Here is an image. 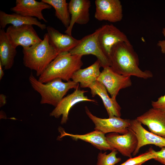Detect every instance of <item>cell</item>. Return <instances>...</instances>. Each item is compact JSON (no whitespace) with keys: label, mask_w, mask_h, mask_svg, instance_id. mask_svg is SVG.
Returning a JSON list of instances; mask_svg holds the SVG:
<instances>
[{"label":"cell","mask_w":165,"mask_h":165,"mask_svg":"<svg viewBox=\"0 0 165 165\" xmlns=\"http://www.w3.org/2000/svg\"><path fill=\"white\" fill-rule=\"evenodd\" d=\"M110 67L121 75L147 79L153 77L149 70L143 71L139 67V59L130 41L121 42L112 48L109 57Z\"/></svg>","instance_id":"6da1fadb"},{"label":"cell","mask_w":165,"mask_h":165,"mask_svg":"<svg viewBox=\"0 0 165 165\" xmlns=\"http://www.w3.org/2000/svg\"><path fill=\"white\" fill-rule=\"evenodd\" d=\"M82 57L72 55L69 52L59 53L39 76L38 80L44 83L57 79L70 81L73 74L82 66Z\"/></svg>","instance_id":"7a4b0ae2"},{"label":"cell","mask_w":165,"mask_h":165,"mask_svg":"<svg viewBox=\"0 0 165 165\" xmlns=\"http://www.w3.org/2000/svg\"><path fill=\"white\" fill-rule=\"evenodd\" d=\"M23 63L29 69L35 71L39 76L59 54L50 43L46 33L40 42L23 49Z\"/></svg>","instance_id":"3957f363"},{"label":"cell","mask_w":165,"mask_h":165,"mask_svg":"<svg viewBox=\"0 0 165 165\" xmlns=\"http://www.w3.org/2000/svg\"><path fill=\"white\" fill-rule=\"evenodd\" d=\"M29 82L34 90L40 95V103L48 104L56 107L69 90L75 89L79 83L70 80L64 82L57 79L46 83H42L37 79L31 73L29 77Z\"/></svg>","instance_id":"277c9868"},{"label":"cell","mask_w":165,"mask_h":165,"mask_svg":"<svg viewBox=\"0 0 165 165\" xmlns=\"http://www.w3.org/2000/svg\"><path fill=\"white\" fill-rule=\"evenodd\" d=\"M100 28L93 33L85 36L81 39L78 44L69 52L72 55L82 56L92 54L96 57L103 68L110 66V61L102 51L98 40Z\"/></svg>","instance_id":"5b68a950"},{"label":"cell","mask_w":165,"mask_h":165,"mask_svg":"<svg viewBox=\"0 0 165 165\" xmlns=\"http://www.w3.org/2000/svg\"><path fill=\"white\" fill-rule=\"evenodd\" d=\"M6 32L10 43L16 48L19 46L23 48L29 47L42 40L32 25L18 27L11 25L8 27Z\"/></svg>","instance_id":"8992f818"},{"label":"cell","mask_w":165,"mask_h":165,"mask_svg":"<svg viewBox=\"0 0 165 165\" xmlns=\"http://www.w3.org/2000/svg\"><path fill=\"white\" fill-rule=\"evenodd\" d=\"M130 77L120 74L108 66L103 68L97 80L104 86L111 97L116 99L120 90L132 85Z\"/></svg>","instance_id":"52a82bcc"},{"label":"cell","mask_w":165,"mask_h":165,"mask_svg":"<svg viewBox=\"0 0 165 165\" xmlns=\"http://www.w3.org/2000/svg\"><path fill=\"white\" fill-rule=\"evenodd\" d=\"M86 112L94 123V129L105 134L116 133L121 134L127 133L129 130L130 120L123 119L120 117L112 116L108 118H101L93 115L87 107H85Z\"/></svg>","instance_id":"ba28073f"},{"label":"cell","mask_w":165,"mask_h":165,"mask_svg":"<svg viewBox=\"0 0 165 165\" xmlns=\"http://www.w3.org/2000/svg\"><path fill=\"white\" fill-rule=\"evenodd\" d=\"M88 92L81 90L79 86L74 91L64 97L50 114V115L56 118L62 116L61 123H66L68 119V115L71 108L76 104L82 101H89L97 103L94 99L89 98L84 94Z\"/></svg>","instance_id":"9c48e42d"},{"label":"cell","mask_w":165,"mask_h":165,"mask_svg":"<svg viewBox=\"0 0 165 165\" xmlns=\"http://www.w3.org/2000/svg\"><path fill=\"white\" fill-rule=\"evenodd\" d=\"M107 141L113 149H116L124 156L132 157V154L136 149L138 143L137 137L130 129L126 133L121 135L112 133L106 136Z\"/></svg>","instance_id":"30bf717a"},{"label":"cell","mask_w":165,"mask_h":165,"mask_svg":"<svg viewBox=\"0 0 165 165\" xmlns=\"http://www.w3.org/2000/svg\"><path fill=\"white\" fill-rule=\"evenodd\" d=\"M98 40L102 51L109 59L111 50L115 45L121 42L129 41L126 35L112 24L105 25L100 28Z\"/></svg>","instance_id":"8fae6325"},{"label":"cell","mask_w":165,"mask_h":165,"mask_svg":"<svg viewBox=\"0 0 165 165\" xmlns=\"http://www.w3.org/2000/svg\"><path fill=\"white\" fill-rule=\"evenodd\" d=\"M94 17L97 20L115 23L123 17L122 6L119 0H96Z\"/></svg>","instance_id":"7c38bea8"},{"label":"cell","mask_w":165,"mask_h":165,"mask_svg":"<svg viewBox=\"0 0 165 165\" xmlns=\"http://www.w3.org/2000/svg\"><path fill=\"white\" fill-rule=\"evenodd\" d=\"M91 2L89 0H71L68 8L71 15L70 24L65 33L72 35V31L75 23L86 24L90 21L89 9Z\"/></svg>","instance_id":"4fadbf2b"},{"label":"cell","mask_w":165,"mask_h":165,"mask_svg":"<svg viewBox=\"0 0 165 165\" xmlns=\"http://www.w3.org/2000/svg\"><path fill=\"white\" fill-rule=\"evenodd\" d=\"M129 129L134 133L138 141L133 156L136 155L141 147L148 145H154L161 148L165 147V138L147 131L136 119L130 120Z\"/></svg>","instance_id":"5bb4252c"},{"label":"cell","mask_w":165,"mask_h":165,"mask_svg":"<svg viewBox=\"0 0 165 165\" xmlns=\"http://www.w3.org/2000/svg\"><path fill=\"white\" fill-rule=\"evenodd\" d=\"M52 7L42 0L38 2L35 0H16L15 6L11 8V10L14 13L36 18L47 22L42 12L44 9H50Z\"/></svg>","instance_id":"9a60e30c"},{"label":"cell","mask_w":165,"mask_h":165,"mask_svg":"<svg viewBox=\"0 0 165 165\" xmlns=\"http://www.w3.org/2000/svg\"><path fill=\"white\" fill-rule=\"evenodd\" d=\"M136 119L147 126L150 132L165 138V113L152 108Z\"/></svg>","instance_id":"2e32d148"},{"label":"cell","mask_w":165,"mask_h":165,"mask_svg":"<svg viewBox=\"0 0 165 165\" xmlns=\"http://www.w3.org/2000/svg\"><path fill=\"white\" fill-rule=\"evenodd\" d=\"M46 30L50 43L58 53L69 52L79 42V40L75 39L72 35L62 34L51 26L47 27Z\"/></svg>","instance_id":"e0dca14e"},{"label":"cell","mask_w":165,"mask_h":165,"mask_svg":"<svg viewBox=\"0 0 165 165\" xmlns=\"http://www.w3.org/2000/svg\"><path fill=\"white\" fill-rule=\"evenodd\" d=\"M92 97L99 96L101 99L109 117L112 116L120 117L121 107L116 99L110 97L104 86L97 80L89 87Z\"/></svg>","instance_id":"ac0fdd59"},{"label":"cell","mask_w":165,"mask_h":165,"mask_svg":"<svg viewBox=\"0 0 165 165\" xmlns=\"http://www.w3.org/2000/svg\"><path fill=\"white\" fill-rule=\"evenodd\" d=\"M61 134L58 139L65 136H69L75 140H81L88 142L100 150H112L113 148L108 142L105 134L101 131L95 130L84 134H74L67 133L61 127L59 128Z\"/></svg>","instance_id":"d6986e66"},{"label":"cell","mask_w":165,"mask_h":165,"mask_svg":"<svg viewBox=\"0 0 165 165\" xmlns=\"http://www.w3.org/2000/svg\"><path fill=\"white\" fill-rule=\"evenodd\" d=\"M8 24H11L14 27L24 25H35L42 30L47 28L46 24L42 23L36 18L25 16L15 13L7 14L0 10V28L4 29Z\"/></svg>","instance_id":"ffe728a7"},{"label":"cell","mask_w":165,"mask_h":165,"mask_svg":"<svg viewBox=\"0 0 165 165\" xmlns=\"http://www.w3.org/2000/svg\"><path fill=\"white\" fill-rule=\"evenodd\" d=\"M101 67L100 62L97 60L89 67L84 69L80 68L76 71L73 75L71 79L77 83H79L82 88H89L97 80L101 72Z\"/></svg>","instance_id":"44dd1931"},{"label":"cell","mask_w":165,"mask_h":165,"mask_svg":"<svg viewBox=\"0 0 165 165\" xmlns=\"http://www.w3.org/2000/svg\"><path fill=\"white\" fill-rule=\"evenodd\" d=\"M17 53L16 48L9 41L4 29L0 30V62L3 68L9 70L13 67Z\"/></svg>","instance_id":"7402d4cb"},{"label":"cell","mask_w":165,"mask_h":165,"mask_svg":"<svg viewBox=\"0 0 165 165\" xmlns=\"http://www.w3.org/2000/svg\"><path fill=\"white\" fill-rule=\"evenodd\" d=\"M53 7L55 10V16L64 27L67 28L71 20L68 5L66 0H42Z\"/></svg>","instance_id":"603a6c76"},{"label":"cell","mask_w":165,"mask_h":165,"mask_svg":"<svg viewBox=\"0 0 165 165\" xmlns=\"http://www.w3.org/2000/svg\"><path fill=\"white\" fill-rule=\"evenodd\" d=\"M156 151L150 148L145 152L134 158H130L120 165H141L145 162L156 157Z\"/></svg>","instance_id":"cb8c5ba5"},{"label":"cell","mask_w":165,"mask_h":165,"mask_svg":"<svg viewBox=\"0 0 165 165\" xmlns=\"http://www.w3.org/2000/svg\"><path fill=\"white\" fill-rule=\"evenodd\" d=\"M118 152L116 149H113L108 154H106V152L99 153L97 165H115L121 160V158L116 157Z\"/></svg>","instance_id":"d4e9b609"},{"label":"cell","mask_w":165,"mask_h":165,"mask_svg":"<svg viewBox=\"0 0 165 165\" xmlns=\"http://www.w3.org/2000/svg\"><path fill=\"white\" fill-rule=\"evenodd\" d=\"M152 108L160 110L165 113V94L158 98L156 101H152Z\"/></svg>","instance_id":"484cf974"},{"label":"cell","mask_w":165,"mask_h":165,"mask_svg":"<svg viewBox=\"0 0 165 165\" xmlns=\"http://www.w3.org/2000/svg\"><path fill=\"white\" fill-rule=\"evenodd\" d=\"M165 165V147L161 148L159 151H156V157L154 159Z\"/></svg>","instance_id":"4316f807"},{"label":"cell","mask_w":165,"mask_h":165,"mask_svg":"<svg viewBox=\"0 0 165 165\" xmlns=\"http://www.w3.org/2000/svg\"><path fill=\"white\" fill-rule=\"evenodd\" d=\"M162 33L165 39L159 41L157 45L160 47L161 53L165 54V28H163Z\"/></svg>","instance_id":"83f0119b"},{"label":"cell","mask_w":165,"mask_h":165,"mask_svg":"<svg viewBox=\"0 0 165 165\" xmlns=\"http://www.w3.org/2000/svg\"><path fill=\"white\" fill-rule=\"evenodd\" d=\"M6 97L4 94H1L0 95V107L4 105L6 102Z\"/></svg>","instance_id":"f1b7e54d"},{"label":"cell","mask_w":165,"mask_h":165,"mask_svg":"<svg viewBox=\"0 0 165 165\" xmlns=\"http://www.w3.org/2000/svg\"><path fill=\"white\" fill-rule=\"evenodd\" d=\"M2 68V64L0 62V80L2 79L4 74Z\"/></svg>","instance_id":"f546056e"}]
</instances>
